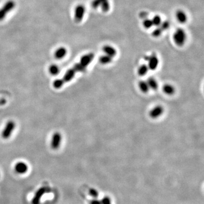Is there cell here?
Listing matches in <instances>:
<instances>
[{
  "label": "cell",
  "mask_w": 204,
  "mask_h": 204,
  "mask_svg": "<svg viewBox=\"0 0 204 204\" xmlns=\"http://www.w3.org/2000/svg\"><path fill=\"white\" fill-rule=\"evenodd\" d=\"M174 40L176 45L183 46L187 39V34L183 28H177L173 36Z\"/></svg>",
  "instance_id": "2"
},
{
  "label": "cell",
  "mask_w": 204,
  "mask_h": 204,
  "mask_svg": "<svg viewBox=\"0 0 204 204\" xmlns=\"http://www.w3.org/2000/svg\"><path fill=\"white\" fill-rule=\"evenodd\" d=\"M143 27L146 29H149L151 28L153 26V23L151 19H149L148 18L146 19H143Z\"/></svg>",
  "instance_id": "22"
},
{
  "label": "cell",
  "mask_w": 204,
  "mask_h": 204,
  "mask_svg": "<svg viewBox=\"0 0 204 204\" xmlns=\"http://www.w3.org/2000/svg\"><path fill=\"white\" fill-rule=\"evenodd\" d=\"M101 203V204H112L111 198L108 196H106L102 198Z\"/></svg>",
  "instance_id": "27"
},
{
  "label": "cell",
  "mask_w": 204,
  "mask_h": 204,
  "mask_svg": "<svg viewBox=\"0 0 204 204\" xmlns=\"http://www.w3.org/2000/svg\"><path fill=\"white\" fill-rule=\"evenodd\" d=\"M164 112V108L161 106H157L150 112V116L153 119H157Z\"/></svg>",
  "instance_id": "9"
},
{
  "label": "cell",
  "mask_w": 204,
  "mask_h": 204,
  "mask_svg": "<svg viewBox=\"0 0 204 204\" xmlns=\"http://www.w3.org/2000/svg\"><path fill=\"white\" fill-rule=\"evenodd\" d=\"M152 23H153V26H156V27L160 26L161 23L162 22L161 17H160L158 15H156V16H155L154 17H153V19H152Z\"/></svg>",
  "instance_id": "19"
},
{
  "label": "cell",
  "mask_w": 204,
  "mask_h": 204,
  "mask_svg": "<svg viewBox=\"0 0 204 204\" xmlns=\"http://www.w3.org/2000/svg\"><path fill=\"white\" fill-rule=\"evenodd\" d=\"M6 103V100L4 98H1L0 99V106H4Z\"/></svg>",
  "instance_id": "30"
},
{
  "label": "cell",
  "mask_w": 204,
  "mask_h": 204,
  "mask_svg": "<svg viewBox=\"0 0 204 204\" xmlns=\"http://www.w3.org/2000/svg\"><path fill=\"white\" fill-rule=\"evenodd\" d=\"M49 72L53 75H56L60 73V69L56 65H52L49 68Z\"/></svg>",
  "instance_id": "20"
},
{
  "label": "cell",
  "mask_w": 204,
  "mask_h": 204,
  "mask_svg": "<svg viewBox=\"0 0 204 204\" xmlns=\"http://www.w3.org/2000/svg\"><path fill=\"white\" fill-rule=\"evenodd\" d=\"M105 0H93L92 2V4H91L92 7L94 9H96L101 5V4Z\"/></svg>",
  "instance_id": "24"
},
{
  "label": "cell",
  "mask_w": 204,
  "mask_h": 204,
  "mask_svg": "<svg viewBox=\"0 0 204 204\" xmlns=\"http://www.w3.org/2000/svg\"><path fill=\"white\" fill-rule=\"evenodd\" d=\"M90 204H101V201L99 200H98L95 198V199L91 200Z\"/></svg>",
  "instance_id": "29"
},
{
  "label": "cell",
  "mask_w": 204,
  "mask_h": 204,
  "mask_svg": "<svg viewBox=\"0 0 204 204\" xmlns=\"http://www.w3.org/2000/svg\"><path fill=\"white\" fill-rule=\"evenodd\" d=\"M100 6L101 7L102 11L104 12H107L109 10V9H110L109 2L108 1V0H105L104 1H103V2Z\"/></svg>",
  "instance_id": "21"
},
{
  "label": "cell",
  "mask_w": 204,
  "mask_h": 204,
  "mask_svg": "<svg viewBox=\"0 0 204 204\" xmlns=\"http://www.w3.org/2000/svg\"><path fill=\"white\" fill-rule=\"evenodd\" d=\"M14 169L16 172L19 174H24L28 171V166L24 162H19L15 165Z\"/></svg>",
  "instance_id": "10"
},
{
  "label": "cell",
  "mask_w": 204,
  "mask_h": 204,
  "mask_svg": "<svg viewBox=\"0 0 204 204\" xmlns=\"http://www.w3.org/2000/svg\"><path fill=\"white\" fill-rule=\"evenodd\" d=\"M89 195L93 198H98V197L99 196V193L98 192V191L94 188H90L89 189Z\"/></svg>",
  "instance_id": "25"
},
{
  "label": "cell",
  "mask_w": 204,
  "mask_h": 204,
  "mask_svg": "<svg viewBox=\"0 0 204 204\" xmlns=\"http://www.w3.org/2000/svg\"><path fill=\"white\" fill-rule=\"evenodd\" d=\"M15 128H16V123L12 120L9 121L6 123L4 129L2 132V133H1L2 137L5 140L9 138L11 136V134L13 130H14Z\"/></svg>",
  "instance_id": "6"
},
{
  "label": "cell",
  "mask_w": 204,
  "mask_h": 204,
  "mask_svg": "<svg viewBox=\"0 0 204 204\" xmlns=\"http://www.w3.org/2000/svg\"><path fill=\"white\" fill-rule=\"evenodd\" d=\"M51 189L48 187H43L40 188L36 192L34 197L31 200L32 204H40L41 198L43 196L45 193L50 192Z\"/></svg>",
  "instance_id": "4"
},
{
  "label": "cell",
  "mask_w": 204,
  "mask_h": 204,
  "mask_svg": "<svg viewBox=\"0 0 204 204\" xmlns=\"http://www.w3.org/2000/svg\"><path fill=\"white\" fill-rule=\"evenodd\" d=\"M163 31L162 30L161 27L160 26H159V27H157V28H155V30H153L152 35L155 38H158L161 35V34H162Z\"/></svg>",
  "instance_id": "23"
},
{
  "label": "cell",
  "mask_w": 204,
  "mask_h": 204,
  "mask_svg": "<svg viewBox=\"0 0 204 204\" xmlns=\"http://www.w3.org/2000/svg\"><path fill=\"white\" fill-rule=\"evenodd\" d=\"M67 53V50L64 47H60L57 50L55 53V57L57 60L62 59L66 56Z\"/></svg>",
  "instance_id": "13"
},
{
  "label": "cell",
  "mask_w": 204,
  "mask_h": 204,
  "mask_svg": "<svg viewBox=\"0 0 204 204\" xmlns=\"http://www.w3.org/2000/svg\"><path fill=\"white\" fill-rule=\"evenodd\" d=\"M163 91L167 95H172L175 92V87L170 84H166L163 87Z\"/></svg>",
  "instance_id": "15"
},
{
  "label": "cell",
  "mask_w": 204,
  "mask_h": 204,
  "mask_svg": "<svg viewBox=\"0 0 204 204\" xmlns=\"http://www.w3.org/2000/svg\"><path fill=\"white\" fill-rule=\"evenodd\" d=\"M170 26V23L168 21H165L163 22H162L160 27L162 29L163 31L168 30Z\"/></svg>",
  "instance_id": "26"
},
{
  "label": "cell",
  "mask_w": 204,
  "mask_h": 204,
  "mask_svg": "<svg viewBox=\"0 0 204 204\" xmlns=\"http://www.w3.org/2000/svg\"><path fill=\"white\" fill-rule=\"evenodd\" d=\"M112 57L106 55H103L99 58V61L103 65L108 64L112 62Z\"/></svg>",
  "instance_id": "17"
},
{
  "label": "cell",
  "mask_w": 204,
  "mask_h": 204,
  "mask_svg": "<svg viewBox=\"0 0 204 204\" xmlns=\"http://www.w3.org/2000/svg\"><path fill=\"white\" fill-rule=\"evenodd\" d=\"M176 18L180 23H184L187 21V14L182 10H178L176 12Z\"/></svg>",
  "instance_id": "12"
},
{
  "label": "cell",
  "mask_w": 204,
  "mask_h": 204,
  "mask_svg": "<svg viewBox=\"0 0 204 204\" xmlns=\"http://www.w3.org/2000/svg\"><path fill=\"white\" fill-rule=\"evenodd\" d=\"M147 84L150 89H152V90H155L158 89V84L157 81V80L153 77H150L147 81Z\"/></svg>",
  "instance_id": "14"
},
{
  "label": "cell",
  "mask_w": 204,
  "mask_h": 204,
  "mask_svg": "<svg viewBox=\"0 0 204 204\" xmlns=\"http://www.w3.org/2000/svg\"><path fill=\"white\" fill-rule=\"evenodd\" d=\"M61 140H62L61 135L59 132L55 133L53 135L52 138L51 143V147L54 150L58 149L60 146Z\"/></svg>",
  "instance_id": "8"
},
{
  "label": "cell",
  "mask_w": 204,
  "mask_h": 204,
  "mask_svg": "<svg viewBox=\"0 0 204 204\" xmlns=\"http://www.w3.org/2000/svg\"><path fill=\"white\" fill-rule=\"evenodd\" d=\"M102 50H103V51L104 52V53H105V55H108L109 56L113 58L114 57L116 56V54H117L116 50L114 47L111 46V45H104Z\"/></svg>",
  "instance_id": "11"
},
{
  "label": "cell",
  "mask_w": 204,
  "mask_h": 204,
  "mask_svg": "<svg viewBox=\"0 0 204 204\" xmlns=\"http://www.w3.org/2000/svg\"><path fill=\"white\" fill-rule=\"evenodd\" d=\"M16 6V2L13 0L7 1L4 6L0 9V21L5 19L7 13L11 11Z\"/></svg>",
  "instance_id": "3"
},
{
  "label": "cell",
  "mask_w": 204,
  "mask_h": 204,
  "mask_svg": "<svg viewBox=\"0 0 204 204\" xmlns=\"http://www.w3.org/2000/svg\"><path fill=\"white\" fill-rule=\"evenodd\" d=\"M86 8L83 5L77 6L74 11V19L76 22H80L82 21L85 16Z\"/></svg>",
  "instance_id": "7"
},
{
  "label": "cell",
  "mask_w": 204,
  "mask_h": 204,
  "mask_svg": "<svg viewBox=\"0 0 204 204\" xmlns=\"http://www.w3.org/2000/svg\"><path fill=\"white\" fill-rule=\"evenodd\" d=\"M148 70H149V68H148L147 65H145V64H143L138 68V73L140 75L143 76V75H145L147 74Z\"/></svg>",
  "instance_id": "18"
},
{
  "label": "cell",
  "mask_w": 204,
  "mask_h": 204,
  "mask_svg": "<svg viewBox=\"0 0 204 204\" xmlns=\"http://www.w3.org/2000/svg\"><path fill=\"white\" fill-rule=\"evenodd\" d=\"M94 57V53H89L84 55L81 58L79 62L76 63L72 68L67 70L62 78L56 79L53 82V86L54 88L56 89H60L64 84L73 79L76 74L84 72L92 61Z\"/></svg>",
  "instance_id": "1"
},
{
  "label": "cell",
  "mask_w": 204,
  "mask_h": 204,
  "mask_svg": "<svg viewBox=\"0 0 204 204\" xmlns=\"http://www.w3.org/2000/svg\"><path fill=\"white\" fill-rule=\"evenodd\" d=\"M145 60L148 62L149 69L152 70H155L159 65V59L155 53H152L150 56H145L144 57Z\"/></svg>",
  "instance_id": "5"
},
{
  "label": "cell",
  "mask_w": 204,
  "mask_h": 204,
  "mask_svg": "<svg viewBox=\"0 0 204 204\" xmlns=\"http://www.w3.org/2000/svg\"><path fill=\"white\" fill-rule=\"evenodd\" d=\"M138 87L142 92L146 93L149 90V87L147 84V81H141L138 84Z\"/></svg>",
  "instance_id": "16"
},
{
  "label": "cell",
  "mask_w": 204,
  "mask_h": 204,
  "mask_svg": "<svg viewBox=\"0 0 204 204\" xmlns=\"http://www.w3.org/2000/svg\"><path fill=\"white\" fill-rule=\"evenodd\" d=\"M149 14L146 11H141L140 14H139V17H140V18L145 19H146L148 17Z\"/></svg>",
  "instance_id": "28"
}]
</instances>
